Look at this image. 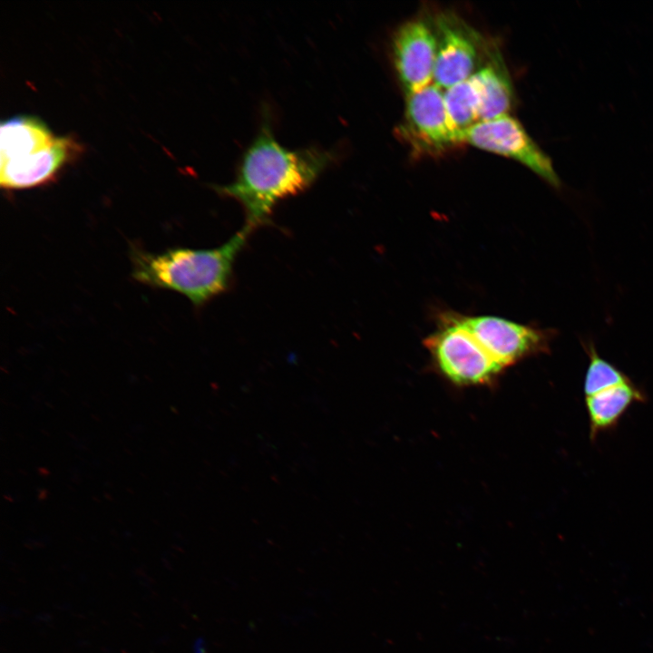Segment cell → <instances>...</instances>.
<instances>
[{"label": "cell", "instance_id": "8fae6325", "mask_svg": "<svg viewBox=\"0 0 653 653\" xmlns=\"http://www.w3.org/2000/svg\"><path fill=\"white\" fill-rule=\"evenodd\" d=\"M473 75L481 92L480 122L507 114L512 102V88L499 52L491 49L487 63Z\"/></svg>", "mask_w": 653, "mask_h": 653}, {"label": "cell", "instance_id": "ba28073f", "mask_svg": "<svg viewBox=\"0 0 653 653\" xmlns=\"http://www.w3.org/2000/svg\"><path fill=\"white\" fill-rule=\"evenodd\" d=\"M392 53L406 96L430 85L436 59V36L428 22L417 18L403 24L394 34Z\"/></svg>", "mask_w": 653, "mask_h": 653}, {"label": "cell", "instance_id": "277c9868", "mask_svg": "<svg viewBox=\"0 0 653 653\" xmlns=\"http://www.w3.org/2000/svg\"><path fill=\"white\" fill-rule=\"evenodd\" d=\"M464 141L479 149L515 160L551 186H560V179L551 159L529 136L521 124L508 114L477 122L465 132Z\"/></svg>", "mask_w": 653, "mask_h": 653}, {"label": "cell", "instance_id": "3957f363", "mask_svg": "<svg viewBox=\"0 0 653 653\" xmlns=\"http://www.w3.org/2000/svg\"><path fill=\"white\" fill-rule=\"evenodd\" d=\"M424 343L443 375L455 385H485L503 369L457 314L443 315L439 328Z\"/></svg>", "mask_w": 653, "mask_h": 653}, {"label": "cell", "instance_id": "52a82bcc", "mask_svg": "<svg viewBox=\"0 0 653 653\" xmlns=\"http://www.w3.org/2000/svg\"><path fill=\"white\" fill-rule=\"evenodd\" d=\"M406 97L401 132L414 148L437 152L463 142L450 121L439 86L430 84Z\"/></svg>", "mask_w": 653, "mask_h": 653}, {"label": "cell", "instance_id": "5b68a950", "mask_svg": "<svg viewBox=\"0 0 653 653\" xmlns=\"http://www.w3.org/2000/svg\"><path fill=\"white\" fill-rule=\"evenodd\" d=\"M459 317L480 345L503 369L525 357L546 352L553 335L551 330L494 316Z\"/></svg>", "mask_w": 653, "mask_h": 653}, {"label": "cell", "instance_id": "6da1fadb", "mask_svg": "<svg viewBox=\"0 0 653 653\" xmlns=\"http://www.w3.org/2000/svg\"><path fill=\"white\" fill-rule=\"evenodd\" d=\"M268 116L242 154L234 180L214 187L240 203L245 226L252 229L268 223L279 201L308 189L336 156L318 147L286 148L274 136Z\"/></svg>", "mask_w": 653, "mask_h": 653}, {"label": "cell", "instance_id": "4fadbf2b", "mask_svg": "<svg viewBox=\"0 0 653 653\" xmlns=\"http://www.w3.org/2000/svg\"><path fill=\"white\" fill-rule=\"evenodd\" d=\"M586 350L589 365L583 383L585 397L631 381L623 372L602 358L593 344H590Z\"/></svg>", "mask_w": 653, "mask_h": 653}, {"label": "cell", "instance_id": "7c38bea8", "mask_svg": "<svg viewBox=\"0 0 653 653\" xmlns=\"http://www.w3.org/2000/svg\"><path fill=\"white\" fill-rule=\"evenodd\" d=\"M443 99L450 121L463 142L465 132L481 121V92L474 76L446 89Z\"/></svg>", "mask_w": 653, "mask_h": 653}, {"label": "cell", "instance_id": "8992f818", "mask_svg": "<svg viewBox=\"0 0 653 653\" xmlns=\"http://www.w3.org/2000/svg\"><path fill=\"white\" fill-rule=\"evenodd\" d=\"M436 59L434 84L440 88L470 78L479 62L482 37L457 15L447 12L434 21Z\"/></svg>", "mask_w": 653, "mask_h": 653}, {"label": "cell", "instance_id": "30bf717a", "mask_svg": "<svg viewBox=\"0 0 653 653\" xmlns=\"http://www.w3.org/2000/svg\"><path fill=\"white\" fill-rule=\"evenodd\" d=\"M646 399L632 381L585 397L590 439L595 441L601 433L614 429L632 404Z\"/></svg>", "mask_w": 653, "mask_h": 653}, {"label": "cell", "instance_id": "9c48e42d", "mask_svg": "<svg viewBox=\"0 0 653 653\" xmlns=\"http://www.w3.org/2000/svg\"><path fill=\"white\" fill-rule=\"evenodd\" d=\"M55 137L36 117L16 116L1 122L0 165H24L42 159Z\"/></svg>", "mask_w": 653, "mask_h": 653}, {"label": "cell", "instance_id": "7a4b0ae2", "mask_svg": "<svg viewBox=\"0 0 653 653\" xmlns=\"http://www.w3.org/2000/svg\"><path fill=\"white\" fill-rule=\"evenodd\" d=\"M253 229L244 226L221 246L208 249L171 248L131 251L132 276L146 286L178 292L201 307L229 287L235 260Z\"/></svg>", "mask_w": 653, "mask_h": 653}]
</instances>
